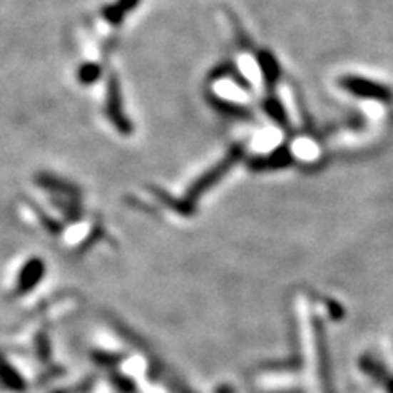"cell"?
<instances>
[{
    "label": "cell",
    "instance_id": "6da1fadb",
    "mask_svg": "<svg viewBox=\"0 0 393 393\" xmlns=\"http://www.w3.org/2000/svg\"><path fill=\"white\" fill-rule=\"evenodd\" d=\"M341 86L349 93L364 98H377V101H390L392 91L389 87L379 84V82L364 79L357 76H347L341 79Z\"/></svg>",
    "mask_w": 393,
    "mask_h": 393
},
{
    "label": "cell",
    "instance_id": "7a4b0ae2",
    "mask_svg": "<svg viewBox=\"0 0 393 393\" xmlns=\"http://www.w3.org/2000/svg\"><path fill=\"white\" fill-rule=\"evenodd\" d=\"M259 64H261V69L267 81H275L277 74H279V68H277V61L270 56V54L264 53L261 58H259Z\"/></svg>",
    "mask_w": 393,
    "mask_h": 393
}]
</instances>
